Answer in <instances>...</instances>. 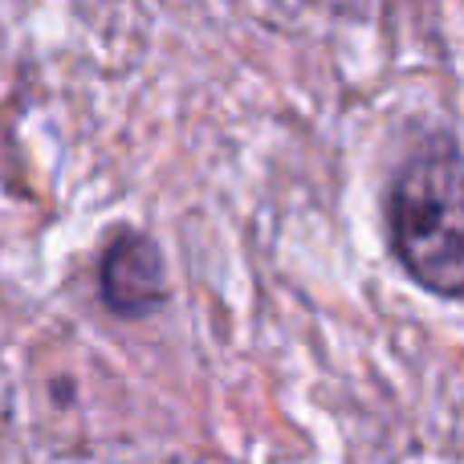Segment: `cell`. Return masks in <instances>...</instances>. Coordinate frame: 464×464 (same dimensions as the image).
Here are the masks:
<instances>
[{"mask_svg": "<svg viewBox=\"0 0 464 464\" xmlns=\"http://www.w3.org/2000/svg\"><path fill=\"white\" fill-rule=\"evenodd\" d=\"M387 237L420 289L464 297V155L449 139L420 143L392 179Z\"/></svg>", "mask_w": 464, "mask_h": 464, "instance_id": "6da1fadb", "label": "cell"}, {"mask_svg": "<svg viewBox=\"0 0 464 464\" xmlns=\"http://www.w3.org/2000/svg\"><path fill=\"white\" fill-rule=\"evenodd\" d=\"M98 297L119 318H147L168 302V265L147 232H119L98 261Z\"/></svg>", "mask_w": 464, "mask_h": 464, "instance_id": "7a4b0ae2", "label": "cell"}]
</instances>
